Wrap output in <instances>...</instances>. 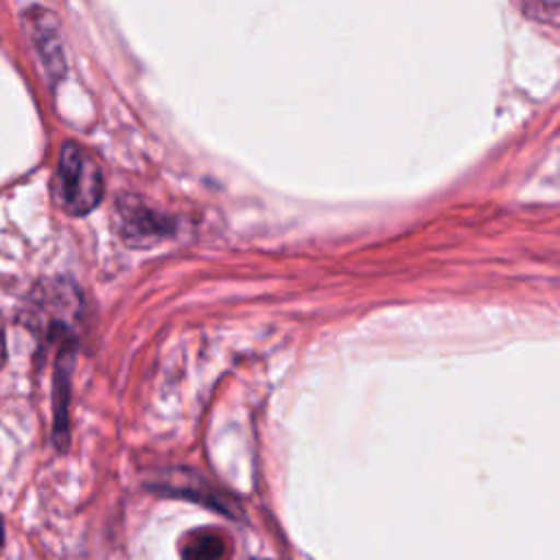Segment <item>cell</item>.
<instances>
[{"instance_id": "1", "label": "cell", "mask_w": 560, "mask_h": 560, "mask_svg": "<svg viewBox=\"0 0 560 560\" xmlns=\"http://www.w3.org/2000/svg\"><path fill=\"white\" fill-rule=\"evenodd\" d=\"M105 182L96 158L77 142H66L55 173V199L74 217L88 214L103 199Z\"/></svg>"}, {"instance_id": "2", "label": "cell", "mask_w": 560, "mask_h": 560, "mask_svg": "<svg viewBox=\"0 0 560 560\" xmlns=\"http://www.w3.org/2000/svg\"><path fill=\"white\" fill-rule=\"evenodd\" d=\"M50 341L59 343L57 361H55V376H52V411H55V429L52 440L59 451L68 444V400H70V374L74 365V350L77 339L74 332H61Z\"/></svg>"}, {"instance_id": "3", "label": "cell", "mask_w": 560, "mask_h": 560, "mask_svg": "<svg viewBox=\"0 0 560 560\" xmlns=\"http://www.w3.org/2000/svg\"><path fill=\"white\" fill-rule=\"evenodd\" d=\"M26 24H28L31 39L39 52V59H42L46 72L52 79L63 77L66 61H63V46H61V37H59L57 18L50 11L35 7L26 13Z\"/></svg>"}, {"instance_id": "4", "label": "cell", "mask_w": 560, "mask_h": 560, "mask_svg": "<svg viewBox=\"0 0 560 560\" xmlns=\"http://www.w3.org/2000/svg\"><path fill=\"white\" fill-rule=\"evenodd\" d=\"M118 223L120 236L133 247H147L149 243H155L168 232L160 217H155L140 203H129L122 199L118 201Z\"/></svg>"}, {"instance_id": "5", "label": "cell", "mask_w": 560, "mask_h": 560, "mask_svg": "<svg viewBox=\"0 0 560 560\" xmlns=\"http://www.w3.org/2000/svg\"><path fill=\"white\" fill-rule=\"evenodd\" d=\"M182 560H228L230 538L217 527H197L186 532L179 542Z\"/></svg>"}, {"instance_id": "6", "label": "cell", "mask_w": 560, "mask_h": 560, "mask_svg": "<svg viewBox=\"0 0 560 560\" xmlns=\"http://www.w3.org/2000/svg\"><path fill=\"white\" fill-rule=\"evenodd\" d=\"M7 363V343H4V335L0 332V370L4 368Z\"/></svg>"}, {"instance_id": "7", "label": "cell", "mask_w": 560, "mask_h": 560, "mask_svg": "<svg viewBox=\"0 0 560 560\" xmlns=\"http://www.w3.org/2000/svg\"><path fill=\"white\" fill-rule=\"evenodd\" d=\"M2 545H4V525H2V518H0V551H2Z\"/></svg>"}]
</instances>
